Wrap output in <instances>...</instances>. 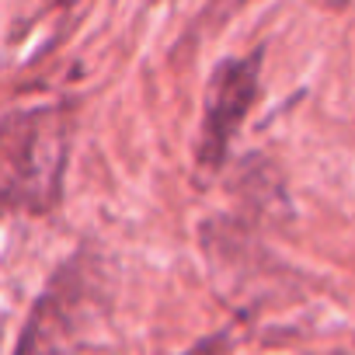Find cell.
Instances as JSON below:
<instances>
[{
  "label": "cell",
  "mask_w": 355,
  "mask_h": 355,
  "mask_svg": "<svg viewBox=\"0 0 355 355\" xmlns=\"http://www.w3.org/2000/svg\"><path fill=\"white\" fill-rule=\"evenodd\" d=\"M67 115L32 108L0 122V213H42L60 199L67 171Z\"/></svg>",
  "instance_id": "cell-1"
},
{
  "label": "cell",
  "mask_w": 355,
  "mask_h": 355,
  "mask_svg": "<svg viewBox=\"0 0 355 355\" xmlns=\"http://www.w3.org/2000/svg\"><path fill=\"white\" fill-rule=\"evenodd\" d=\"M258 63H261L258 56H241L216 67L206 91V115H202V132H199V160L206 167L223 160L230 139L248 119L258 98Z\"/></svg>",
  "instance_id": "cell-2"
}]
</instances>
